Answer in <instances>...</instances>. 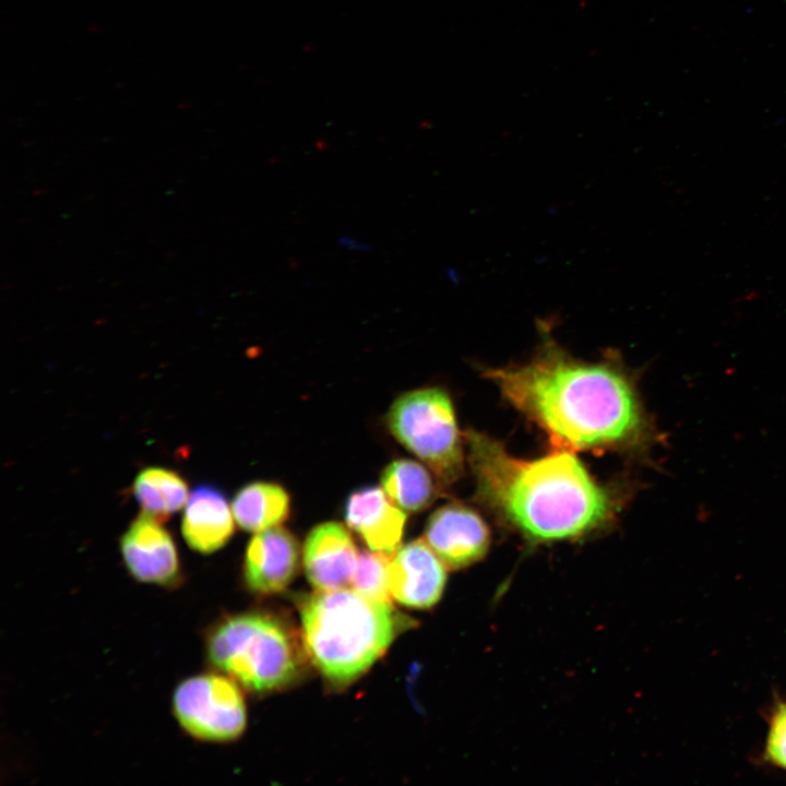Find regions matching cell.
I'll return each instance as SVG.
<instances>
[{
    "label": "cell",
    "instance_id": "1",
    "mask_svg": "<svg viewBox=\"0 0 786 786\" xmlns=\"http://www.w3.org/2000/svg\"><path fill=\"white\" fill-rule=\"evenodd\" d=\"M504 398L550 438L553 448L645 451L657 433L635 384L609 362H586L546 340L534 358L487 369Z\"/></svg>",
    "mask_w": 786,
    "mask_h": 786
},
{
    "label": "cell",
    "instance_id": "2",
    "mask_svg": "<svg viewBox=\"0 0 786 786\" xmlns=\"http://www.w3.org/2000/svg\"><path fill=\"white\" fill-rule=\"evenodd\" d=\"M464 439L477 499L527 540L579 538L616 517L618 496L590 475L574 451L553 448L522 460L483 432L466 430Z\"/></svg>",
    "mask_w": 786,
    "mask_h": 786
},
{
    "label": "cell",
    "instance_id": "3",
    "mask_svg": "<svg viewBox=\"0 0 786 786\" xmlns=\"http://www.w3.org/2000/svg\"><path fill=\"white\" fill-rule=\"evenodd\" d=\"M300 615L306 654L335 687L364 675L408 622L391 604L347 588L308 596Z\"/></svg>",
    "mask_w": 786,
    "mask_h": 786
},
{
    "label": "cell",
    "instance_id": "4",
    "mask_svg": "<svg viewBox=\"0 0 786 786\" xmlns=\"http://www.w3.org/2000/svg\"><path fill=\"white\" fill-rule=\"evenodd\" d=\"M206 655L215 668L258 693L287 686L303 663L291 630L263 614H241L218 622L206 639Z\"/></svg>",
    "mask_w": 786,
    "mask_h": 786
},
{
    "label": "cell",
    "instance_id": "5",
    "mask_svg": "<svg viewBox=\"0 0 786 786\" xmlns=\"http://www.w3.org/2000/svg\"><path fill=\"white\" fill-rule=\"evenodd\" d=\"M392 434L426 463L442 486L463 472V450L450 396L440 388H424L401 395L389 409Z\"/></svg>",
    "mask_w": 786,
    "mask_h": 786
},
{
    "label": "cell",
    "instance_id": "6",
    "mask_svg": "<svg viewBox=\"0 0 786 786\" xmlns=\"http://www.w3.org/2000/svg\"><path fill=\"white\" fill-rule=\"evenodd\" d=\"M182 729L202 741L237 739L247 723L246 704L237 682L216 674L193 676L179 683L172 696Z\"/></svg>",
    "mask_w": 786,
    "mask_h": 786
},
{
    "label": "cell",
    "instance_id": "7",
    "mask_svg": "<svg viewBox=\"0 0 786 786\" xmlns=\"http://www.w3.org/2000/svg\"><path fill=\"white\" fill-rule=\"evenodd\" d=\"M425 539L449 569H463L483 559L490 545V532L473 509L449 503L429 517Z\"/></svg>",
    "mask_w": 786,
    "mask_h": 786
},
{
    "label": "cell",
    "instance_id": "8",
    "mask_svg": "<svg viewBox=\"0 0 786 786\" xmlns=\"http://www.w3.org/2000/svg\"><path fill=\"white\" fill-rule=\"evenodd\" d=\"M123 562L140 582L174 585L180 579V561L171 535L162 521L142 513L120 540Z\"/></svg>",
    "mask_w": 786,
    "mask_h": 786
},
{
    "label": "cell",
    "instance_id": "9",
    "mask_svg": "<svg viewBox=\"0 0 786 786\" xmlns=\"http://www.w3.org/2000/svg\"><path fill=\"white\" fill-rule=\"evenodd\" d=\"M446 567L421 539L402 547L390 560L388 581L391 595L401 604L427 609L444 591Z\"/></svg>",
    "mask_w": 786,
    "mask_h": 786
},
{
    "label": "cell",
    "instance_id": "10",
    "mask_svg": "<svg viewBox=\"0 0 786 786\" xmlns=\"http://www.w3.org/2000/svg\"><path fill=\"white\" fill-rule=\"evenodd\" d=\"M299 557L298 540L287 529L273 526L258 532L246 550L247 586L258 594L283 591L296 575Z\"/></svg>",
    "mask_w": 786,
    "mask_h": 786
},
{
    "label": "cell",
    "instance_id": "11",
    "mask_svg": "<svg viewBox=\"0 0 786 786\" xmlns=\"http://www.w3.org/2000/svg\"><path fill=\"white\" fill-rule=\"evenodd\" d=\"M357 559L354 540L340 523L319 524L306 538L305 571L319 591L340 590L352 584Z\"/></svg>",
    "mask_w": 786,
    "mask_h": 786
},
{
    "label": "cell",
    "instance_id": "12",
    "mask_svg": "<svg viewBox=\"0 0 786 786\" xmlns=\"http://www.w3.org/2000/svg\"><path fill=\"white\" fill-rule=\"evenodd\" d=\"M347 525L371 550L393 553L402 540L406 515L378 487L353 492L345 505Z\"/></svg>",
    "mask_w": 786,
    "mask_h": 786
},
{
    "label": "cell",
    "instance_id": "13",
    "mask_svg": "<svg viewBox=\"0 0 786 786\" xmlns=\"http://www.w3.org/2000/svg\"><path fill=\"white\" fill-rule=\"evenodd\" d=\"M233 517L221 490L211 485H200L186 503L181 533L191 549L211 553L226 545L234 534Z\"/></svg>",
    "mask_w": 786,
    "mask_h": 786
},
{
    "label": "cell",
    "instance_id": "14",
    "mask_svg": "<svg viewBox=\"0 0 786 786\" xmlns=\"http://www.w3.org/2000/svg\"><path fill=\"white\" fill-rule=\"evenodd\" d=\"M231 511L242 529L258 533L277 526L287 519L289 497L276 484L251 483L236 493Z\"/></svg>",
    "mask_w": 786,
    "mask_h": 786
},
{
    "label": "cell",
    "instance_id": "15",
    "mask_svg": "<svg viewBox=\"0 0 786 786\" xmlns=\"http://www.w3.org/2000/svg\"><path fill=\"white\" fill-rule=\"evenodd\" d=\"M132 489L143 512L162 522L186 505L189 498L184 479L164 467L155 466L141 471Z\"/></svg>",
    "mask_w": 786,
    "mask_h": 786
},
{
    "label": "cell",
    "instance_id": "16",
    "mask_svg": "<svg viewBox=\"0 0 786 786\" xmlns=\"http://www.w3.org/2000/svg\"><path fill=\"white\" fill-rule=\"evenodd\" d=\"M381 486L395 505L408 512L426 509L437 493L429 472L420 463L407 458L395 460L384 468Z\"/></svg>",
    "mask_w": 786,
    "mask_h": 786
},
{
    "label": "cell",
    "instance_id": "17",
    "mask_svg": "<svg viewBox=\"0 0 786 786\" xmlns=\"http://www.w3.org/2000/svg\"><path fill=\"white\" fill-rule=\"evenodd\" d=\"M390 555L380 551H364L358 556L352 580L355 591L373 600L391 604L388 581Z\"/></svg>",
    "mask_w": 786,
    "mask_h": 786
},
{
    "label": "cell",
    "instance_id": "18",
    "mask_svg": "<svg viewBox=\"0 0 786 786\" xmlns=\"http://www.w3.org/2000/svg\"><path fill=\"white\" fill-rule=\"evenodd\" d=\"M766 755L772 763L786 769V704H779L771 719Z\"/></svg>",
    "mask_w": 786,
    "mask_h": 786
},
{
    "label": "cell",
    "instance_id": "19",
    "mask_svg": "<svg viewBox=\"0 0 786 786\" xmlns=\"http://www.w3.org/2000/svg\"><path fill=\"white\" fill-rule=\"evenodd\" d=\"M338 243L348 249L358 250V251H362V252H369L372 250V247L370 245L358 241L348 236H341L338 238Z\"/></svg>",
    "mask_w": 786,
    "mask_h": 786
}]
</instances>
